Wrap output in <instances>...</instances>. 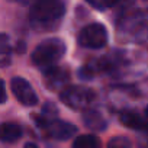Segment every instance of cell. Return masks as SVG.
Returning a JSON list of instances; mask_svg holds the SVG:
<instances>
[{
  "mask_svg": "<svg viewBox=\"0 0 148 148\" xmlns=\"http://www.w3.org/2000/svg\"><path fill=\"white\" fill-rule=\"evenodd\" d=\"M65 13V5L60 0H39L29 10V23L36 31H54Z\"/></svg>",
  "mask_w": 148,
  "mask_h": 148,
  "instance_id": "1",
  "label": "cell"
},
{
  "mask_svg": "<svg viewBox=\"0 0 148 148\" xmlns=\"http://www.w3.org/2000/svg\"><path fill=\"white\" fill-rule=\"evenodd\" d=\"M116 26L126 39L144 42L148 39V10H123L118 18Z\"/></svg>",
  "mask_w": 148,
  "mask_h": 148,
  "instance_id": "2",
  "label": "cell"
},
{
  "mask_svg": "<svg viewBox=\"0 0 148 148\" xmlns=\"http://www.w3.org/2000/svg\"><path fill=\"white\" fill-rule=\"evenodd\" d=\"M67 45L60 38H48L39 42L32 51V62L39 67L42 71L51 67H55L57 62L65 55Z\"/></svg>",
  "mask_w": 148,
  "mask_h": 148,
  "instance_id": "3",
  "label": "cell"
},
{
  "mask_svg": "<svg viewBox=\"0 0 148 148\" xmlns=\"http://www.w3.org/2000/svg\"><path fill=\"white\" fill-rule=\"evenodd\" d=\"M61 102L74 110H87L95 99V92L84 86H68L60 93Z\"/></svg>",
  "mask_w": 148,
  "mask_h": 148,
  "instance_id": "4",
  "label": "cell"
},
{
  "mask_svg": "<svg viewBox=\"0 0 148 148\" xmlns=\"http://www.w3.org/2000/svg\"><path fill=\"white\" fill-rule=\"evenodd\" d=\"M77 42L83 48L100 49L108 44V29L99 22L89 23L79 32Z\"/></svg>",
  "mask_w": 148,
  "mask_h": 148,
  "instance_id": "5",
  "label": "cell"
},
{
  "mask_svg": "<svg viewBox=\"0 0 148 148\" xmlns=\"http://www.w3.org/2000/svg\"><path fill=\"white\" fill-rule=\"evenodd\" d=\"M10 89L16 100L23 106H35L38 103V95L35 93V90L26 79L13 77L10 82Z\"/></svg>",
  "mask_w": 148,
  "mask_h": 148,
  "instance_id": "6",
  "label": "cell"
},
{
  "mask_svg": "<svg viewBox=\"0 0 148 148\" xmlns=\"http://www.w3.org/2000/svg\"><path fill=\"white\" fill-rule=\"evenodd\" d=\"M44 74V80H45V86L51 90H64L67 89V83L70 82V74L65 68L62 67H51L42 71Z\"/></svg>",
  "mask_w": 148,
  "mask_h": 148,
  "instance_id": "7",
  "label": "cell"
},
{
  "mask_svg": "<svg viewBox=\"0 0 148 148\" xmlns=\"http://www.w3.org/2000/svg\"><path fill=\"white\" fill-rule=\"evenodd\" d=\"M45 132L48 136H51L57 141H67V139H71L77 134V126L70 123V122L57 119L47 126Z\"/></svg>",
  "mask_w": 148,
  "mask_h": 148,
  "instance_id": "8",
  "label": "cell"
},
{
  "mask_svg": "<svg viewBox=\"0 0 148 148\" xmlns=\"http://www.w3.org/2000/svg\"><path fill=\"white\" fill-rule=\"evenodd\" d=\"M119 119L125 126L131 129L148 132V121L145 119V116H141L135 110H122L119 115Z\"/></svg>",
  "mask_w": 148,
  "mask_h": 148,
  "instance_id": "9",
  "label": "cell"
},
{
  "mask_svg": "<svg viewBox=\"0 0 148 148\" xmlns=\"http://www.w3.org/2000/svg\"><path fill=\"white\" fill-rule=\"evenodd\" d=\"M83 123L87 128H90L93 131H99V132L105 131L106 125H108L103 115L96 109H87V110L83 112Z\"/></svg>",
  "mask_w": 148,
  "mask_h": 148,
  "instance_id": "10",
  "label": "cell"
},
{
  "mask_svg": "<svg viewBox=\"0 0 148 148\" xmlns=\"http://www.w3.org/2000/svg\"><path fill=\"white\" fill-rule=\"evenodd\" d=\"M22 136V128L18 123L13 122H5L2 123V141L12 144L16 142Z\"/></svg>",
  "mask_w": 148,
  "mask_h": 148,
  "instance_id": "11",
  "label": "cell"
},
{
  "mask_svg": "<svg viewBox=\"0 0 148 148\" xmlns=\"http://www.w3.org/2000/svg\"><path fill=\"white\" fill-rule=\"evenodd\" d=\"M12 62V45L6 34L0 35V67H8Z\"/></svg>",
  "mask_w": 148,
  "mask_h": 148,
  "instance_id": "12",
  "label": "cell"
},
{
  "mask_svg": "<svg viewBox=\"0 0 148 148\" xmlns=\"http://www.w3.org/2000/svg\"><path fill=\"white\" fill-rule=\"evenodd\" d=\"M73 148H102L100 139L93 134H86L77 136L73 142Z\"/></svg>",
  "mask_w": 148,
  "mask_h": 148,
  "instance_id": "13",
  "label": "cell"
},
{
  "mask_svg": "<svg viewBox=\"0 0 148 148\" xmlns=\"http://www.w3.org/2000/svg\"><path fill=\"white\" fill-rule=\"evenodd\" d=\"M108 148H131V141L125 136H115L108 142Z\"/></svg>",
  "mask_w": 148,
  "mask_h": 148,
  "instance_id": "14",
  "label": "cell"
},
{
  "mask_svg": "<svg viewBox=\"0 0 148 148\" xmlns=\"http://www.w3.org/2000/svg\"><path fill=\"white\" fill-rule=\"evenodd\" d=\"M89 5L93 6V8H96V9H99V10H105V9H109V8L116 6V3H113V2L112 3H106V2H96V0H90Z\"/></svg>",
  "mask_w": 148,
  "mask_h": 148,
  "instance_id": "15",
  "label": "cell"
},
{
  "mask_svg": "<svg viewBox=\"0 0 148 148\" xmlns=\"http://www.w3.org/2000/svg\"><path fill=\"white\" fill-rule=\"evenodd\" d=\"M25 49H26V44L22 42V41H19V42L16 44V52L22 54V52H25Z\"/></svg>",
  "mask_w": 148,
  "mask_h": 148,
  "instance_id": "16",
  "label": "cell"
},
{
  "mask_svg": "<svg viewBox=\"0 0 148 148\" xmlns=\"http://www.w3.org/2000/svg\"><path fill=\"white\" fill-rule=\"evenodd\" d=\"M2 93H3V99H2V103H5L8 100V95H6V83L2 82Z\"/></svg>",
  "mask_w": 148,
  "mask_h": 148,
  "instance_id": "17",
  "label": "cell"
},
{
  "mask_svg": "<svg viewBox=\"0 0 148 148\" xmlns=\"http://www.w3.org/2000/svg\"><path fill=\"white\" fill-rule=\"evenodd\" d=\"M23 148H38V145H36V144H34V142H26Z\"/></svg>",
  "mask_w": 148,
  "mask_h": 148,
  "instance_id": "18",
  "label": "cell"
},
{
  "mask_svg": "<svg viewBox=\"0 0 148 148\" xmlns=\"http://www.w3.org/2000/svg\"><path fill=\"white\" fill-rule=\"evenodd\" d=\"M144 116H145V119L148 121V106L145 108V110H144Z\"/></svg>",
  "mask_w": 148,
  "mask_h": 148,
  "instance_id": "19",
  "label": "cell"
}]
</instances>
